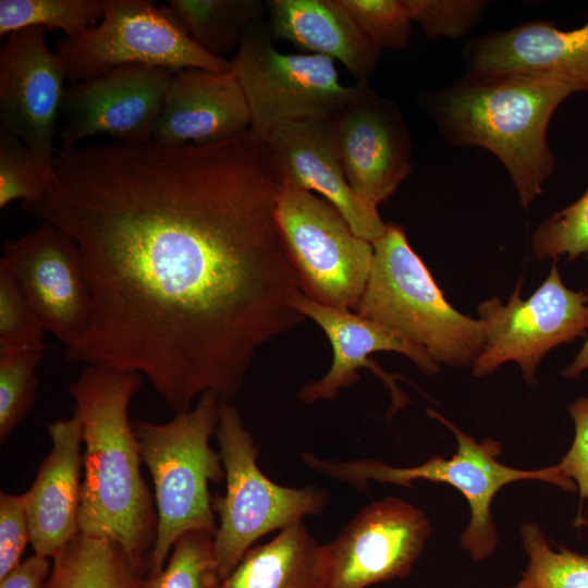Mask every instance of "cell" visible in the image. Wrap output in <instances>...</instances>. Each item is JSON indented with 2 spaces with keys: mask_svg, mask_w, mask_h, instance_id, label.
I'll list each match as a JSON object with an SVG mask.
<instances>
[{
  "mask_svg": "<svg viewBox=\"0 0 588 588\" xmlns=\"http://www.w3.org/2000/svg\"><path fill=\"white\" fill-rule=\"evenodd\" d=\"M42 27L8 35L0 50V121L3 130L30 150L48 186L54 179L53 137L65 76L45 42Z\"/></svg>",
  "mask_w": 588,
  "mask_h": 588,
  "instance_id": "5bb4252c",
  "label": "cell"
},
{
  "mask_svg": "<svg viewBox=\"0 0 588 588\" xmlns=\"http://www.w3.org/2000/svg\"><path fill=\"white\" fill-rule=\"evenodd\" d=\"M225 583L228 588H327L322 544L296 522L249 549Z\"/></svg>",
  "mask_w": 588,
  "mask_h": 588,
  "instance_id": "603a6c76",
  "label": "cell"
},
{
  "mask_svg": "<svg viewBox=\"0 0 588 588\" xmlns=\"http://www.w3.org/2000/svg\"><path fill=\"white\" fill-rule=\"evenodd\" d=\"M29 215L77 244L93 296L74 363L145 376L175 413L230 400L258 350L303 319L277 220L282 183L250 130L179 147L56 148Z\"/></svg>",
  "mask_w": 588,
  "mask_h": 588,
  "instance_id": "6da1fadb",
  "label": "cell"
},
{
  "mask_svg": "<svg viewBox=\"0 0 588 588\" xmlns=\"http://www.w3.org/2000/svg\"><path fill=\"white\" fill-rule=\"evenodd\" d=\"M266 8L274 41L339 61L356 83L367 82L377 68L380 50L340 0H268Z\"/></svg>",
  "mask_w": 588,
  "mask_h": 588,
  "instance_id": "7402d4cb",
  "label": "cell"
},
{
  "mask_svg": "<svg viewBox=\"0 0 588 588\" xmlns=\"http://www.w3.org/2000/svg\"><path fill=\"white\" fill-rule=\"evenodd\" d=\"M574 93L566 81L548 73L464 76L421 94L419 103L450 145L494 155L527 209L555 169L548 143L552 115Z\"/></svg>",
  "mask_w": 588,
  "mask_h": 588,
  "instance_id": "3957f363",
  "label": "cell"
},
{
  "mask_svg": "<svg viewBox=\"0 0 588 588\" xmlns=\"http://www.w3.org/2000/svg\"><path fill=\"white\" fill-rule=\"evenodd\" d=\"M30 543L23 494L0 493V579L21 563Z\"/></svg>",
  "mask_w": 588,
  "mask_h": 588,
  "instance_id": "d590c367",
  "label": "cell"
},
{
  "mask_svg": "<svg viewBox=\"0 0 588 588\" xmlns=\"http://www.w3.org/2000/svg\"><path fill=\"white\" fill-rule=\"evenodd\" d=\"M169 7L189 37L217 57L237 49L245 32L267 13L260 0H170Z\"/></svg>",
  "mask_w": 588,
  "mask_h": 588,
  "instance_id": "d4e9b609",
  "label": "cell"
},
{
  "mask_svg": "<svg viewBox=\"0 0 588 588\" xmlns=\"http://www.w3.org/2000/svg\"><path fill=\"white\" fill-rule=\"evenodd\" d=\"M102 16V0H0V35L42 27L60 28L74 39Z\"/></svg>",
  "mask_w": 588,
  "mask_h": 588,
  "instance_id": "484cf974",
  "label": "cell"
},
{
  "mask_svg": "<svg viewBox=\"0 0 588 588\" xmlns=\"http://www.w3.org/2000/svg\"><path fill=\"white\" fill-rule=\"evenodd\" d=\"M273 41L267 21L258 22L230 61L246 98L249 130L260 140L287 122L331 120L357 90L356 84H341L332 59L282 53Z\"/></svg>",
  "mask_w": 588,
  "mask_h": 588,
  "instance_id": "9c48e42d",
  "label": "cell"
},
{
  "mask_svg": "<svg viewBox=\"0 0 588 588\" xmlns=\"http://www.w3.org/2000/svg\"><path fill=\"white\" fill-rule=\"evenodd\" d=\"M226 489L212 499L219 517L213 536L218 572L223 581L262 536L320 514L328 492L318 486H281L262 474L258 448L230 400L220 401L216 430Z\"/></svg>",
  "mask_w": 588,
  "mask_h": 588,
  "instance_id": "52a82bcc",
  "label": "cell"
},
{
  "mask_svg": "<svg viewBox=\"0 0 588 588\" xmlns=\"http://www.w3.org/2000/svg\"><path fill=\"white\" fill-rule=\"evenodd\" d=\"M463 60L467 78L548 73L566 81L576 93L588 91V16L574 29L538 20L485 34L467 41Z\"/></svg>",
  "mask_w": 588,
  "mask_h": 588,
  "instance_id": "d6986e66",
  "label": "cell"
},
{
  "mask_svg": "<svg viewBox=\"0 0 588 588\" xmlns=\"http://www.w3.org/2000/svg\"><path fill=\"white\" fill-rule=\"evenodd\" d=\"M250 128V114L235 73L191 68L174 72L152 140L179 147L209 144Z\"/></svg>",
  "mask_w": 588,
  "mask_h": 588,
  "instance_id": "ffe728a7",
  "label": "cell"
},
{
  "mask_svg": "<svg viewBox=\"0 0 588 588\" xmlns=\"http://www.w3.org/2000/svg\"><path fill=\"white\" fill-rule=\"evenodd\" d=\"M531 248L539 260L566 255L573 261L588 253V187L575 203L537 226Z\"/></svg>",
  "mask_w": 588,
  "mask_h": 588,
  "instance_id": "f546056e",
  "label": "cell"
},
{
  "mask_svg": "<svg viewBox=\"0 0 588 588\" xmlns=\"http://www.w3.org/2000/svg\"><path fill=\"white\" fill-rule=\"evenodd\" d=\"M520 535L528 564L509 588H588V555L566 548L554 551L535 523L524 524Z\"/></svg>",
  "mask_w": 588,
  "mask_h": 588,
  "instance_id": "83f0119b",
  "label": "cell"
},
{
  "mask_svg": "<svg viewBox=\"0 0 588 588\" xmlns=\"http://www.w3.org/2000/svg\"><path fill=\"white\" fill-rule=\"evenodd\" d=\"M520 289L519 281L505 305L495 297L478 305L485 344L473 364L476 376L515 362L534 384L536 368L550 350L587 334L588 295L567 289L555 264L529 298L520 299Z\"/></svg>",
  "mask_w": 588,
  "mask_h": 588,
  "instance_id": "8fae6325",
  "label": "cell"
},
{
  "mask_svg": "<svg viewBox=\"0 0 588 588\" xmlns=\"http://www.w3.org/2000/svg\"><path fill=\"white\" fill-rule=\"evenodd\" d=\"M46 191L47 185L27 146L0 130V209L17 199L36 201Z\"/></svg>",
  "mask_w": 588,
  "mask_h": 588,
  "instance_id": "d6a6232c",
  "label": "cell"
},
{
  "mask_svg": "<svg viewBox=\"0 0 588 588\" xmlns=\"http://www.w3.org/2000/svg\"><path fill=\"white\" fill-rule=\"evenodd\" d=\"M486 0H407L412 20L430 39L465 37L489 7Z\"/></svg>",
  "mask_w": 588,
  "mask_h": 588,
  "instance_id": "836d02e7",
  "label": "cell"
},
{
  "mask_svg": "<svg viewBox=\"0 0 588 588\" xmlns=\"http://www.w3.org/2000/svg\"><path fill=\"white\" fill-rule=\"evenodd\" d=\"M47 430L51 451L22 494L34 552L53 558L79 534L83 425L74 409L70 418L49 424Z\"/></svg>",
  "mask_w": 588,
  "mask_h": 588,
  "instance_id": "44dd1931",
  "label": "cell"
},
{
  "mask_svg": "<svg viewBox=\"0 0 588 588\" xmlns=\"http://www.w3.org/2000/svg\"><path fill=\"white\" fill-rule=\"evenodd\" d=\"M103 16L81 36L56 46L65 79L74 83L102 76L130 64L179 72L199 68L229 72L231 62L203 50L169 5L148 0H102Z\"/></svg>",
  "mask_w": 588,
  "mask_h": 588,
  "instance_id": "ba28073f",
  "label": "cell"
},
{
  "mask_svg": "<svg viewBox=\"0 0 588 588\" xmlns=\"http://www.w3.org/2000/svg\"><path fill=\"white\" fill-rule=\"evenodd\" d=\"M44 588H138L139 575L113 540L78 534L53 558Z\"/></svg>",
  "mask_w": 588,
  "mask_h": 588,
  "instance_id": "cb8c5ba5",
  "label": "cell"
},
{
  "mask_svg": "<svg viewBox=\"0 0 588 588\" xmlns=\"http://www.w3.org/2000/svg\"><path fill=\"white\" fill-rule=\"evenodd\" d=\"M568 413L574 421V440L555 468L568 490H574L575 483L579 490V511L574 525L583 526V509L585 502L588 504V399L579 397L573 402L568 406ZM586 514L588 517V505Z\"/></svg>",
  "mask_w": 588,
  "mask_h": 588,
  "instance_id": "e575fe53",
  "label": "cell"
},
{
  "mask_svg": "<svg viewBox=\"0 0 588 588\" xmlns=\"http://www.w3.org/2000/svg\"><path fill=\"white\" fill-rule=\"evenodd\" d=\"M45 327L0 261V348L44 347Z\"/></svg>",
  "mask_w": 588,
  "mask_h": 588,
  "instance_id": "1f68e13d",
  "label": "cell"
},
{
  "mask_svg": "<svg viewBox=\"0 0 588 588\" xmlns=\"http://www.w3.org/2000/svg\"><path fill=\"white\" fill-rule=\"evenodd\" d=\"M371 244L372 265L355 311L397 332L438 366L473 365L485 344L481 322L446 302L404 228L387 223Z\"/></svg>",
  "mask_w": 588,
  "mask_h": 588,
  "instance_id": "5b68a950",
  "label": "cell"
},
{
  "mask_svg": "<svg viewBox=\"0 0 588 588\" xmlns=\"http://www.w3.org/2000/svg\"><path fill=\"white\" fill-rule=\"evenodd\" d=\"M277 220L303 293L332 307L356 310L373 258L372 244L313 192L282 187Z\"/></svg>",
  "mask_w": 588,
  "mask_h": 588,
  "instance_id": "30bf717a",
  "label": "cell"
},
{
  "mask_svg": "<svg viewBox=\"0 0 588 588\" xmlns=\"http://www.w3.org/2000/svg\"><path fill=\"white\" fill-rule=\"evenodd\" d=\"M430 530L425 513L403 499L367 504L322 544L327 588H367L407 576Z\"/></svg>",
  "mask_w": 588,
  "mask_h": 588,
  "instance_id": "7c38bea8",
  "label": "cell"
},
{
  "mask_svg": "<svg viewBox=\"0 0 588 588\" xmlns=\"http://www.w3.org/2000/svg\"><path fill=\"white\" fill-rule=\"evenodd\" d=\"M304 317L314 320L329 339L333 359L327 373L319 380L302 387L298 399L307 404L335 399L342 389L356 384L360 368H369L387 387L392 399L391 414L403 408L408 399L397 388L399 375L387 373L368 358L375 352L391 351L405 355L427 375L436 373L439 366L420 348L397 332L363 317L357 311L320 304L304 293L293 303Z\"/></svg>",
  "mask_w": 588,
  "mask_h": 588,
  "instance_id": "e0dca14e",
  "label": "cell"
},
{
  "mask_svg": "<svg viewBox=\"0 0 588 588\" xmlns=\"http://www.w3.org/2000/svg\"><path fill=\"white\" fill-rule=\"evenodd\" d=\"M428 414L446 426L457 441L451 458L433 456L413 467H394L377 460H323L311 452H302V462L328 478L366 490L369 481L413 487L417 480L448 483L467 500L470 519L461 536V546L474 561L489 558L498 546L497 527L491 514L493 498L504 486L520 480H539L568 490L555 465L534 470L517 469L498 461L501 445L491 439L477 442L442 415Z\"/></svg>",
  "mask_w": 588,
  "mask_h": 588,
  "instance_id": "8992f818",
  "label": "cell"
},
{
  "mask_svg": "<svg viewBox=\"0 0 588 588\" xmlns=\"http://www.w3.org/2000/svg\"><path fill=\"white\" fill-rule=\"evenodd\" d=\"M142 383L139 372L86 365L69 391L82 420L85 445L79 534L113 540L144 576L158 519L128 419L130 402Z\"/></svg>",
  "mask_w": 588,
  "mask_h": 588,
  "instance_id": "7a4b0ae2",
  "label": "cell"
},
{
  "mask_svg": "<svg viewBox=\"0 0 588 588\" xmlns=\"http://www.w3.org/2000/svg\"><path fill=\"white\" fill-rule=\"evenodd\" d=\"M45 347L0 348V443L33 407Z\"/></svg>",
  "mask_w": 588,
  "mask_h": 588,
  "instance_id": "f1b7e54d",
  "label": "cell"
},
{
  "mask_svg": "<svg viewBox=\"0 0 588 588\" xmlns=\"http://www.w3.org/2000/svg\"><path fill=\"white\" fill-rule=\"evenodd\" d=\"M282 186L316 192L331 203L359 237L372 243L385 229L377 206L348 185L334 148L331 120L275 127L262 140Z\"/></svg>",
  "mask_w": 588,
  "mask_h": 588,
  "instance_id": "ac0fdd59",
  "label": "cell"
},
{
  "mask_svg": "<svg viewBox=\"0 0 588 588\" xmlns=\"http://www.w3.org/2000/svg\"><path fill=\"white\" fill-rule=\"evenodd\" d=\"M138 588H228L218 572L213 535L192 531L182 536L164 566L145 574Z\"/></svg>",
  "mask_w": 588,
  "mask_h": 588,
  "instance_id": "4316f807",
  "label": "cell"
},
{
  "mask_svg": "<svg viewBox=\"0 0 588 588\" xmlns=\"http://www.w3.org/2000/svg\"><path fill=\"white\" fill-rule=\"evenodd\" d=\"M340 1L380 51L408 46L413 20L407 0Z\"/></svg>",
  "mask_w": 588,
  "mask_h": 588,
  "instance_id": "4dcf8cb0",
  "label": "cell"
},
{
  "mask_svg": "<svg viewBox=\"0 0 588 588\" xmlns=\"http://www.w3.org/2000/svg\"><path fill=\"white\" fill-rule=\"evenodd\" d=\"M2 261L36 311L46 331L65 348L87 333L93 296L75 241L42 222L33 232L3 244Z\"/></svg>",
  "mask_w": 588,
  "mask_h": 588,
  "instance_id": "4fadbf2b",
  "label": "cell"
},
{
  "mask_svg": "<svg viewBox=\"0 0 588 588\" xmlns=\"http://www.w3.org/2000/svg\"><path fill=\"white\" fill-rule=\"evenodd\" d=\"M220 401L206 392L194 408L175 414L168 422L132 420L143 464L154 481L158 519L147 573L164 566L185 534L215 536L217 531L209 485L224 478V468L220 453L209 442L218 427Z\"/></svg>",
  "mask_w": 588,
  "mask_h": 588,
  "instance_id": "277c9868",
  "label": "cell"
},
{
  "mask_svg": "<svg viewBox=\"0 0 588 588\" xmlns=\"http://www.w3.org/2000/svg\"><path fill=\"white\" fill-rule=\"evenodd\" d=\"M331 119L334 148L351 188L377 207L412 172V140L399 105L367 82Z\"/></svg>",
  "mask_w": 588,
  "mask_h": 588,
  "instance_id": "9a60e30c",
  "label": "cell"
},
{
  "mask_svg": "<svg viewBox=\"0 0 588 588\" xmlns=\"http://www.w3.org/2000/svg\"><path fill=\"white\" fill-rule=\"evenodd\" d=\"M52 565V558L34 553L0 579V588H44Z\"/></svg>",
  "mask_w": 588,
  "mask_h": 588,
  "instance_id": "8d00e7d4",
  "label": "cell"
},
{
  "mask_svg": "<svg viewBox=\"0 0 588 588\" xmlns=\"http://www.w3.org/2000/svg\"><path fill=\"white\" fill-rule=\"evenodd\" d=\"M588 262V253L585 255ZM588 368V338L583 345L581 350L573 360V363L565 368L562 373L567 378H576L581 371Z\"/></svg>",
  "mask_w": 588,
  "mask_h": 588,
  "instance_id": "74e56055",
  "label": "cell"
},
{
  "mask_svg": "<svg viewBox=\"0 0 588 588\" xmlns=\"http://www.w3.org/2000/svg\"><path fill=\"white\" fill-rule=\"evenodd\" d=\"M173 72L130 64L65 89L61 112L66 122L62 149H74L86 137L107 134L121 144L152 140Z\"/></svg>",
  "mask_w": 588,
  "mask_h": 588,
  "instance_id": "2e32d148",
  "label": "cell"
}]
</instances>
